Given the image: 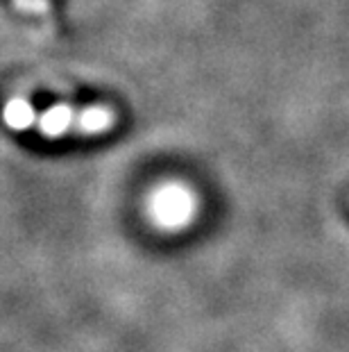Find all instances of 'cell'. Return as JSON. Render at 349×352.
I'll return each instance as SVG.
<instances>
[{
  "mask_svg": "<svg viewBox=\"0 0 349 352\" xmlns=\"http://www.w3.org/2000/svg\"><path fill=\"white\" fill-rule=\"evenodd\" d=\"M147 214L154 226L163 230H180L193 221L195 198L182 184H163L147 200Z\"/></svg>",
  "mask_w": 349,
  "mask_h": 352,
  "instance_id": "6da1fadb",
  "label": "cell"
},
{
  "mask_svg": "<svg viewBox=\"0 0 349 352\" xmlns=\"http://www.w3.org/2000/svg\"><path fill=\"white\" fill-rule=\"evenodd\" d=\"M114 111H111L109 107H86L82 109L77 118H75V130L80 134H102L114 127Z\"/></svg>",
  "mask_w": 349,
  "mask_h": 352,
  "instance_id": "3957f363",
  "label": "cell"
},
{
  "mask_svg": "<svg viewBox=\"0 0 349 352\" xmlns=\"http://www.w3.org/2000/svg\"><path fill=\"white\" fill-rule=\"evenodd\" d=\"M77 114L73 111L69 104H55V107L46 109L39 118V130L41 134H46L48 139H57L75 127Z\"/></svg>",
  "mask_w": 349,
  "mask_h": 352,
  "instance_id": "7a4b0ae2",
  "label": "cell"
},
{
  "mask_svg": "<svg viewBox=\"0 0 349 352\" xmlns=\"http://www.w3.org/2000/svg\"><path fill=\"white\" fill-rule=\"evenodd\" d=\"M3 121L12 130H27L36 123V111L25 98H12L3 109Z\"/></svg>",
  "mask_w": 349,
  "mask_h": 352,
  "instance_id": "277c9868",
  "label": "cell"
},
{
  "mask_svg": "<svg viewBox=\"0 0 349 352\" xmlns=\"http://www.w3.org/2000/svg\"><path fill=\"white\" fill-rule=\"evenodd\" d=\"M14 5L23 14H48L50 10L48 0H14Z\"/></svg>",
  "mask_w": 349,
  "mask_h": 352,
  "instance_id": "5b68a950",
  "label": "cell"
}]
</instances>
